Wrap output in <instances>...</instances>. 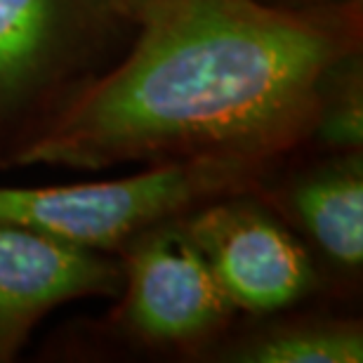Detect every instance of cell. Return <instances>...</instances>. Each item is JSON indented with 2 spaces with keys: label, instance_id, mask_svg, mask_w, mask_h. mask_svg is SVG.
Segmentation results:
<instances>
[{
  "label": "cell",
  "instance_id": "cell-1",
  "mask_svg": "<svg viewBox=\"0 0 363 363\" xmlns=\"http://www.w3.org/2000/svg\"><path fill=\"white\" fill-rule=\"evenodd\" d=\"M118 69L21 149V165L252 156L286 144L352 45L328 14L257 0H175Z\"/></svg>",
  "mask_w": 363,
  "mask_h": 363
},
{
  "label": "cell",
  "instance_id": "cell-2",
  "mask_svg": "<svg viewBox=\"0 0 363 363\" xmlns=\"http://www.w3.org/2000/svg\"><path fill=\"white\" fill-rule=\"evenodd\" d=\"M259 161L252 156H196L123 179L40 189L0 186V220L88 250H106L194 203L236 189Z\"/></svg>",
  "mask_w": 363,
  "mask_h": 363
},
{
  "label": "cell",
  "instance_id": "cell-3",
  "mask_svg": "<svg viewBox=\"0 0 363 363\" xmlns=\"http://www.w3.org/2000/svg\"><path fill=\"white\" fill-rule=\"evenodd\" d=\"M182 227L234 309L276 311L302 300L314 286L307 250L255 203L220 201Z\"/></svg>",
  "mask_w": 363,
  "mask_h": 363
},
{
  "label": "cell",
  "instance_id": "cell-4",
  "mask_svg": "<svg viewBox=\"0 0 363 363\" xmlns=\"http://www.w3.org/2000/svg\"><path fill=\"white\" fill-rule=\"evenodd\" d=\"M201 250L184 227H158L137 238L128 259L130 325L161 345H182L215 330L231 314Z\"/></svg>",
  "mask_w": 363,
  "mask_h": 363
},
{
  "label": "cell",
  "instance_id": "cell-5",
  "mask_svg": "<svg viewBox=\"0 0 363 363\" xmlns=\"http://www.w3.org/2000/svg\"><path fill=\"white\" fill-rule=\"evenodd\" d=\"M118 274L97 250L0 220V321H31L81 295L116 288Z\"/></svg>",
  "mask_w": 363,
  "mask_h": 363
},
{
  "label": "cell",
  "instance_id": "cell-6",
  "mask_svg": "<svg viewBox=\"0 0 363 363\" xmlns=\"http://www.w3.org/2000/svg\"><path fill=\"white\" fill-rule=\"evenodd\" d=\"M64 0H0V111L50 76L64 40Z\"/></svg>",
  "mask_w": 363,
  "mask_h": 363
},
{
  "label": "cell",
  "instance_id": "cell-7",
  "mask_svg": "<svg viewBox=\"0 0 363 363\" xmlns=\"http://www.w3.org/2000/svg\"><path fill=\"white\" fill-rule=\"evenodd\" d=\"M297 220L311 241L340 267L363 259V179L359 158L314 172L290 194Z\"/></svg>",
  "mask_w": 363,
  "mask_h": 363
},
{
  "label": "cell",
  "instance_id": "cell-8",
  "mask_svg": "<svg viewBox=\"0 0 363 363\" xmlns=\"http://www.w3.org/2000/svg\"><path fill=\"white\" fill-rule=\"evenodd\" d=\"M255 363H359L363 335L352 323H311L274 330L238 352Z\"/></svg>",
  "mask_w": 363,
  "mask_h": 363
},
{
  "label": "cell",
  "instance_id": "cell-9",
  "mask_svg": "<svg viewBox=\"0 0 363 363\" xmlns=\"http://www.w3.org/2000/svg\"><path fill=\"white\" fill-rule=\"evenodd\" d=\"M321 137L333 147H359L363 135L361 88L359 83L347 88L333 104L325 108L321 121Z\"/></svg>",
  "mask_w": 363,
  "mask_h": 363
},
{
  "label": "cell",
  "instance_id": "cell-10",
  "mask_svg": "<svg viewBox=\"0 0 363 363\" xmlns=\"http://www.w3.org/2000/svg\"><path fill=\"white\" fill-rule=\"evenodd\" d=\"M175 0H108V5H113L118 12L128 14L130 19L140 21V24H144L156 12H161L163 7H168Z\"/></svg>",
  "mask_w": 363,
  "mask_h": 363
}]
</instances>
